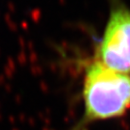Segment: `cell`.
Wrapping results in <instances>:
<instances>
[{
    "label": "cell",
    "mask_w": 130,
    "mask_h": 130,
    "mask_svg": "<svg viewBox=\"0 0 130 130\" xmlns=\"http://www.w3.org/2000/svg\"><path fill=\"white\" fill-rule=\"evenodd\" d=\"M93 59L130 76V8L122 0H109V15Z\"/></svg>",
    "instance_id": "7a4b0ae2"
},
{
    "label": "cell",
    "mask_w": 130,
    "mask_h": 130,
    "mask_svg": "<svg viewBox=\"0 0 130 130\" xmlns=\"http://www.w3.org/2000/svg\"><path fill=\"white\" fill-rule=\"evenodd\" d=\"M83 66V111L70 130H88L95 122L126 116L130 112V76L110 70L93 58Z\"/></svg>",
    "instance_id": "6da1fadb"
}]
</instances>
